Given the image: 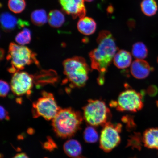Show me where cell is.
<instances>
[{"label": "cell", "mask_w": 158, "mask_h": 158, "mask_svg": "<svg viewBox=\"0 0 158 158\" xmlns=\"http://www.w3.org/2000/svg\"><path fill=\"white\" fill-rule=\"evenodd\" d=\"M98 46L89 54L91 67L93 70L98 71V84L103 85L105 76L114 55L118 51V47L111 33L107 31H102L97 39Z\"/></svg>", "instance_id": "6da1fadb"}, {"label": "cell", "mask_w": 158, "mask_h": 158, "mask_svg": "<svg viewBox=\"0 0 158 158\" xmlns=\"http://www.w3.org/2000/svg\"><path fill=\"white\" fill-rule=\"evenodd\" d=\"M83 118L81 112L73 109L61 108L52 120L53 129L59 137H72L80 129Z\"/></svg>", "instance_id": "7a4b0ae2"}, {"label": "cell", "mask_w": 158, "mask_h": 158, "mask_svg": "<svg viewBox=\"0 0 158 158\" xmlns=\"http://www.w3.org/2000/svg\"><path fill=\"white\" fill-rule=\"evenodd\" d=\"M64 73L72 87L80 88L86 85L90 69L85 59L74 56L66 59L63 63Z\"/></svg>", "instance_id": "3957f363"}, {"label": "cell", "mask_w": 158, "mask_h": 158, "mask_svg": "<svg viewBox=\"0 0 158 158\" xmlns=\"http://www.w3.org/2000/svg\"><path fill=\"white\" fill-rule=\"evenodd\" d=\"M7 59L10 62L8 71L11 73L23 70L26 66L33 63L39 65L35 52L28 47L13 42L10 44Z\"/></svg>", "instance_id": "277c9868"}, {"label": "cell", "mask_w": 158, "mask_h": 158, "mask_svg": "<svg viewBox=\"0 0 158 158\" xmlns=\"http://www.w3.org/2000/svg\"><path fill=\"white\" fill-rule=\"evenodd\" d=\"M83 118L89 125L104 126L110 122L111 114L103 101L90 99L83 108Z\"/></svg>", "instance_id": "5b68a950"}, {"label": "cell", "mask_w": 158, "mask_h": 158, "mask_svg": "<svg viewBox=\"0 0 158 158\" xmlns=\"http://www.w3.org/2000/svg\"><path fill=\"white\" fill-rule=\"evenodd\" d=\"M110 105L118 111L136 112L143 107V96L133 89L124 91L118 96L117 101H112Z\"/></svg>", "instance_id": "8992f818"}, {"label": "cell", "mask_w": 158, "mask_h": 158, "mask_svg": "<svg viewBox=\"0 0 158 158\" xmlns=\"http://www.w3.org/2000/svg\"><path fill=\"white\" fill-rule=\"evenodd\" d=\"M60 109L52 94L43 91L42 97L33 104L32 113L35 118L41 116L49 120L53 119Z\"/></svg>", "instance_id": "52a82bcc"}, {"label": "cell", "mask_w": 158, "mask_h": 158, "mask_svg": "<svg viewBox=\"0 0 158 158\" xmlns=\"http://www.w3.org/2000/svg\"><path fill=\"white\" fill-rule=\"evenodd\" d=\"M122 125L114 124L110 122L105 124L101 133L100 147L106 152H109L120 143V133Z\"/></svg>", "instance_id": "ba28073f"}, {"label": "cell", "mask_w": 158, "mask_h": 158, "mask_svg": "<svg viewBox=\"0 0 158 158\" xmlns=\"http://www.w3.org/2000/svg\"><path fill=\"white\" fill-rule=\"evenodd\" d=\"M33 77L28 73L19 72L13 74L10 87L13 94L17 96L31 94L33 86Z\"/></svg>", "instance_id": "9c48e42d"}, {"label": "cell", "mask_w": 158, "mask_h": 158, "mask_svg": "<svg viewBox=\"0 0 158 158\" xmlns=\"http://www.w3.org/2000/svg\"><path fill=\"white\" fill-rule=\"evenodd\" d=\"M84 0H59L62 9L65 13L72 16L73 18L81 19L86 13Z\"/></svg>", "instance_id": "30bf717a"}, {"label": "cell", "mask_w": 158, "mask_h": 158, "mask_svg": "<svg viewBox=\"0 0 158 158\" xmlns=\"http://www.w3.org/2000/svg\"><path fill=\"white\" fill-rule=\"evenodd\" d=\"M1 23L2 29L6 32H11L17 28L21 29L29 26L28 22L18 19L7 12L1 14Z\"/></svg>", "instance_id": "8fae6325"}, {"label": "cell", "mask_w": 158, "mask_h": 158, "mask_svg": "<svg viewBox=\"0 0 158 158\" xmlns=\"http://www.w3.org/2000/svg\"><path fill=\"white\" fill-rule=\"evenodd\" d=\"M151 70L149 63L143 59H136L132 63L130 68L132 76L138 79L147 78Z\"/></svg>", "instance_id": "7c38bea8"}, {"label": "cell", "mask_w": 158, "mask_h": 158, "mask_svg": "<svg viewBox=\"0 0 158 158\" xmlns=\"http://www.w3.org/2000/svg\"><path fill=\"white\" fill-rule=\"evenodd\" d=\"M77 27L82 34L89 35L95 32L97 25L95 21L92 18L84 17L78 21Z\"/></svg>", "instance_id": "4fadbf2b"}, {"label": "cell", "mask_w": 158, "mask_h": 158, "mask_svg": "<svg viewBox=\"0 0 158 158\" xmlns=\"http://www.w3.org/2000/svg\"><path fill=\"white\" fill-rule=\"evenodd\" d=\"M64 149L65 153L71 158H85L82 156V148L79 142L70 139L65 143Z\"/></svg>", "instance_id": "5bb4252c"}, {"label": "cell", "mask_w": 158, "mask_h": 158, "mask_svg": "<svg viewBox=\"0 0 158 158\" xmlns=\"http://www.w3.org/2000/svg\"><path fill=\"white\" fill-rule=\"evenodd\" d=\"M131 55L127 51L120 50L117 51L114 55L113 62L114 64L118 68H127L131 64Z\"/></svg>", "instance_id": "9a60e30c"}, {"label": "cell", "mask_w": 158, "mask_h": 158, "mask_svg": "<svg viewBox=\"0 0 158 158\" xmlns=\"http://www.w3.org/2000/svg\"><path fill=\"white\" fill-rule=\"evenodd\" d=\"M143 142L146 147L158 150V128H150L144 132Z\"/></svg>", "instance_id": "2e32d148"}, {"label": "cell", "mask_w": 158, "mask_h": 158, "mask_svg": "<svg viewBox=\"0 0 158 158\" xmlns=\"http://www.w3.org/2000/svg\"><path fill=\"white\" fill-rule=\"evenodd\" d=\"M48 21L51 27L54 28H59L65 22V15L64 13L59 10H52L49 12L48 15Z\"/></svg>", "instance_id": "e0dca14e"}, {"label": "cell", "mask_w": 158, "mask_h": 158, "mask_svg": "<svg viewBox=\"0 0 158 158\" xmlns=\"http://www.w3.org/2000/svg\"><path fill=\"white\" fill-rule=\"evenodd\" d=\"M31 19L33 24L37 26H41L48 21V16L44 10L37 9L31 13Z\"/></svg>", "instance_id": "ac0fdd59"}, {"label": "cell", "mask_w": 158, "mask_h": 158, "mask_svg": "<svg viewBox=\"0 0 158 158\" xmlns=\"http://www.w3.org/2000/svg\"><path fill=\"white\" fill-rule=\"evenodd\" d=\"M141 7L144 14L148 16L155 15L158 10L157 4L155 0H143Z\"/></svg>", "instance_id": "d6986e66"}, {"label": "cell", "mask_w": 158, "mask_h": 158, "mask_svg": "<svg viewBox=\"0 0 158 158\" xmlns=\"http://www.w3.org/2000/svg\"><path fill=\"white\" fill-rule=\"evenodd\" d=\"M132 54L137 59H144L148 56L147 47L143 42L136 43L132 47Z\"/></svg>", "instance_id": "ffe728a7"}, {"label": "cell", "mask_w": 158, "mask_h": 158, "mask_svg": "<svg viewBox=\"0 0 158 158\" xmlns=\"http://www.w3.org/2000/svg\"><path fill=\"white\" fill-rule=\"evenodd\" d=\"M15 40L16 42L19 45L29 44L31 40V33L30 30L27 27H24L22 31L18 33Z\"/></svg>", "instance_id": "44dd1931"}, {"label": "cell", "mask_w": 158, "mask_h": 158, "mask_svg": "<svg viewBox=\"0 0 158 158\" xmlns=\"http://www.w3.org/2000/svg\"><path fill=\"white\" fill-rule=\"evenodd\" d=\"M84 138L86 143H96L98 139V132L94 126H88L84 133Z\"/></svg>", "instance_id": "7402d4cb"}, {"label": "cell", "mask_w": 158, "mask_h": 158, "mask_svg": "<svg viewBox=\"0 0 158 158\" xmlns=\"http://www.w3.org/2000/svg\"><path fill=\"white\" fill-rule=\"evenodd\" d=\"M8 6L10 10L15 13L22 12L26 6L25 0H9Z\"/></svg>", "instance_id": "603a6c76"}, {"label": "cell", "mask_w": 158, "mask_h": 158, "mask_svg": "<svg viewBox=\"0 0 158 158\" xmlns=\"http://www.w3.org/2000/svg\"><path fill=\"white\" fill-rule=\"evenodd\" d=\"M10 88L8 83L1 80L0 81V95L1 97H6L8 94Z\"/></svg>", "instance_id": "cb8c5ba5"}, {"label": "cell", "mask_w": 158, "mask_h": 158, "mask_svg": "<svg viewBox=\"0 0 158 158\" xmlns=\"http://www.w3.org/2000/svg\"><path fill=\"white\" fill-rule=\"evenodd\" d=\"M0 113H1L0 118H1V120L9 119V118L8 112L5 109V108L2 106H1V107H0Z\"/></svg>", "instance_id": "d4e9b609"}, {"label": "cell", "mask_w": 158, "mask_h": 158, "mask_svg": "<svg viewBox=\"0 0 158 158\" xmlns=\"http://www.w3.org/2000/svg\"><path fill=\"white\" fill-rule=\"evenodd\" d=\"M13 158H29L24 153H20L17 154Z\"/></svg>", "instance_id": "484cf974"}, {"label": "cell", "mask_w": 158, "mask_h": 158, "mask_svg": "<svg viewBox=\"0 0 158 158\" xmlns=\"http://www.w3.org/2000/svg\"><path fill=\"white\" fill-rule=\"evenodd\" d=\"M5 52L4 50L3 49H1V60L3 58L4 56Z\"/></svg>", "instance_id": "4316f807"}, {"label": "cell", "mask_w": 158, "mask_h": 158, "mask_svg": "<svg viewBox=\"0 0 158 158\" xmlns=\"http://www.w3.org/2000/svg\"><path fill=\"white\" fill-rule=\"evenodd\" d=\"M85 1L88 2H91L94 1V0H84Z\"/></svg>", "instance_id": "83f0119b"}, {"label": "cell", "mask_w": 158, "mask_h": 158, "mask_svg": "<svg viewBox=\"0 0 158 158\" xmlns=\"http://www.w3.org/2000/svg\"><path fill=\"white\" fill-rule=\"evenodd\" d=\"M157 62H158V59H157Z\"/></svg>", "instance_id": "f1b7e54d"}]
</instances>
